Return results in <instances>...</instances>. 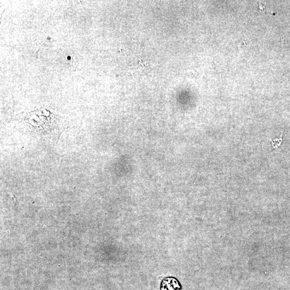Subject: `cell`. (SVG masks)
Masks as SVG:
<instances>
[{"label":"cell","instance_id":"1","mask_svg":"<svg viewBox=\"0 0 290 290\" xmlns=\"http://www.w3.org/2000/svg\"><path fill=\"white\" fill-rule=\"evenodd\" d=\"M161 290H181V287L179 282L174 278H167L161 283Z\"/></svg>","mask_w":290,"mask_h":290},{"label":"cell","instance_id":"2","mask_svg":"<svg viewBox=\"0 0 290 290\" xmlns=\"http://www.w3.org/2000/svg\"><path fill=\"white\" fill-rule=\"evenodd\" d=\"M282 142V133L281 137L280 139L276 138V139H275V140L272 141V145H273V146L274 147V148L278 147L280 146Z\"/></svg>","mask_w":290,"mask_h":290}]
</instances>
